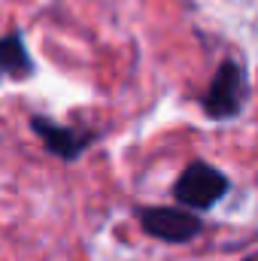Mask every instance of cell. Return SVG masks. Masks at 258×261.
Listing matches in <instances>:
<instances>
[{
    "label": "cell",
    "instance_id": "1",
    "mask_svg": "<svg viewBox=\"0 0 258 261\" xmlns=\"http://www.w3.org/2000/svg\"><path fill=\"white\" fill-rule=\"evenodd\" d=\"M225 192H228V176L207 161L189 164L173 186L176 200L192 206V210H210L213 203H219L225 197Z\"/></svg>",
    "mask_w": 258,
    "mask_h": 261
},
{
    "label": "cell",
    "instance_id": "2",
    "mask_svg": "<svg viewBox=\"0 0 258 261\" xmlns=\"http://www.w3.org/2000/svg\"><path fill=\"white\" fill-rule=\"evenodd\" d=\"M246 97V76L237 61H222L207 94H203V113L210 119H234Z\"/></svg>",
    "mask_w": 258,
    "mask_h": 261
},
{
    "label": "cell",
    "instance_id": "3",
    "mask_svg": "<svg viewBox=\"0 0 258 261\" xmlns=\"http://www.w3.org/2000/svg\"><path fill=\"white\" fill-rule=\"evenodd\" d=\"M143 231L164 240V243H189L200 234V219L194 213L176 210V206H149L140 213Z\"/></svg>",
    "mask_w": 258,
    "mask_h": 261
},
{
    "label": "cell",
    "instance_id": "4",
    "mask_svg": "<svg viewBox=\"0 0 258 261\" xmlns=\"http://www.w3.org/2000/svg\"><path fill=\"white\" fill-rule=\"evenodd\" d=\"M31 130L46 143V149L64 161H73L85 152V146L94 140L91 130H79V128H64V125H55L49 122L46 116H34L31 119Z\"/></svg>",
    "mask_w": 258,
    "mask_h": 261
},
{
    "label": "cell",
    "instance_id": "5",
    "mask_svg": "<svg viewBox=\"0 0 258 261\" xmlns=\"http://www.w3.org/2000/svg\"><path fill=\"white\" fill-rule=\"evenodd\" d=\"M0 61H3V70L6 76L12 79H21V76H31V55L24 49V40L18 34H9L0 46Z\"/></svg>",
    "mask_w": 258,
    "mask_h": 261
},
{
    "label": "cell",
    "instance_id": "6",
    "mask_svg": "<svg viewBox=\"0 0 258 261\" xmlns=\"http://www.w3.org/2000/svg\"><path fill=\"white\" fill-rule=\"evenodd\" d=\"M243 261H258V255H255V258H243Z\"/></svg>",
    "mask_w": 258,
    "mask_h": 261
}]
</instances>
